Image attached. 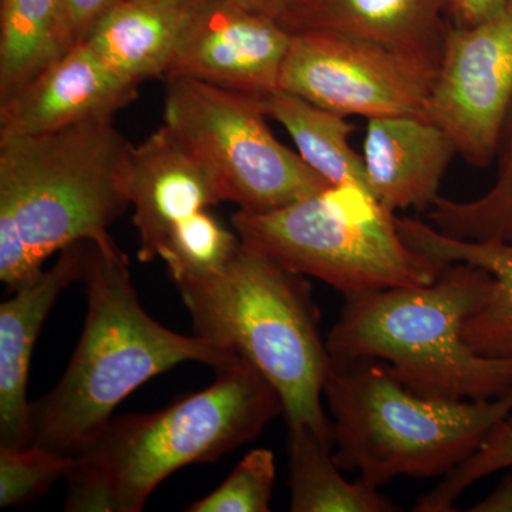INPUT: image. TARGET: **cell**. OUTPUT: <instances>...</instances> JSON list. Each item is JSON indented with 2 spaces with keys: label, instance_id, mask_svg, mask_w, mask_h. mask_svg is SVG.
<instances>
[{
  "label": "cell",
  "instance_id": "6da1fadb",
  "mask_svg": "<svg viewBox=\"0 0 512 512\" xmlns=\"http://www.w3.org/2000/svg\"><path fill=\"white\" fill-rule=\"evenodd\" d=\"M87 312L82 335L59 383L30 403V441L76 457L113 419L126 397L185 362L214 367L239 355L200 336L165 328L141 306L127 255L113 237L84 242Z\"/></svg>",
  "mask_w": 512,
  "mask_h": 512
},
{
  "label": "cell",
  "instance_id": "7a4b0ae2",
  "mask_svg": "<svg viewBox=\"0 0 512 512\" xmlns=\"http://www.w3.org/2000/svg\"><path fill=\"white\" fill-rule=\"evenodd\" d=\"M133 144L113 120L37 134H0V281L16 292L50 256L109 237L130 207Z\"/></svg>",
  "mask_w": 512,
  "mask_h": 512
},
{
  "label": "cell",
  "instance_id": "3957f363",
  "mask_svg": "<svg viewBox=\"0 0 512 512\" xmlns=\"http://www.w3.org/2000/svg\"><path fill=\"white\" fill-rule=\"evenodd\" d=\"M200 392L146 414L113 417L67 473L70 512H140L165 478L212 463L255 440L279 414L281 397L245 357L215 370Z\"/></svg>",
  "mask_w": 512,
  "mask_h": 512
},
{
  "label": "cell",
  "instance_id": "277c9868",
  "mask_svg": "<svg viewBox=\"0 0 512 512\" xmlns=\"http://www.w3.org/2000/svg\"><path fill=\"white\" fill-rule=\"evenodd\" d=\"M194 335L245 357L281 397L288 424L335 446L322 406L330 360L319 311L303 275L242 244L227 265L174 279Z\"/></svg>",
  "mask_w": 512,
  "mask_h": 512
},
{
  "label": "cell",
  "instance_id": "5b68a950",
  "mask_svg": "<svg viewBox=\"0 0 512 512\" xmlns=\"http://www.w3.org/2000/svg\"><path fill=\"white\" fill-rule=\"evenodd\" d=\"M493 286L490 272L456 262L430 285L346 296L326 339L330 360H380L427 397L495 399L512 387V359L478 355L463 338L464 322Z\"/></svg>",
  "mask_w": 512,
  "mask_h": 512
},
{
  "label": "cell",
  "instance_id": "8992f818",
  "mask_svg": "<svg viewBox=\"0 0 512 512\" xmlns=\"http://www.w3.org/2000/svg\"><path fill=\"white\" fill-rule=\"evenodd\" d=\"M323 394L336 464L376 488L402 476H446L512 413V387L491 400L427 397L373 359L332 360Z\"/></svg>",
  "mask_w": 512,
  "mask_h": 512
},
{
  "label": "cell",
  "instance_id": "52a82bcc",
  "mask_svg": "<svg viewBox=\"0 0 512 512\" xmlns=\"http://www.w3.org/2000/svg\"><path fill=\"white\" fill-rule=\"evenodd\" d=\"M232 227L242 244L345 298L430 285L446 266L410 247L396 215L357 184L330 185L275 211H237Z\"/></svg>",
  "mask_w": 512,
  "mask_h": 512
},
{
  "label": "cell",
  "instance_id": "ba28073f",
  "mask_svg": "<svg viewBox=\"0 0 512 512\" xmlns=\"http://www.w3.org/2000/svg\"><path fill=\"white\" fill-rule=\"evenodd\" d=\"M261 97L194 79H167L164 124L221 202L269 212L330 187L272 134Z\"/></svg>",
  "mask_w": 512,
  "mask_h": 512
},
{
  "label": "cell",
  "instance_id": "9c48e42d",
  "mask_svg": "<svg viewBox=\"0 0 512 512\" xmlns=\"http://www.w3.org/2000/svg\"><path fill=\"white\" fill-rule=\"evenodd\" d=\"M439 66L402 50L342 33H292L278 89L340 116L426 114Z\"/></svg>",
  "mask_w": 512,
  "mask_h": 512
},
{
  "label": "cell",
  "instance_id": "30bf717a",
  "mask_svg": "<svg viewBox=\"0 0 512 512\" xmlns=\"http://www.w3.org/2000/svg\"><path fill=\"white\" fill-rule=\"evenodd\" d=\"M512 101V0L474 26H448L424 119L474 167L493 163Z\"/></svg>",
  "mask_w": 512,
  "mask_h": 512
},
{
  "label": "cell",
  "instance_id": "8fae6325",
  "mask_svg": "<svg viewBox=\"0 0 512 512\" xmlns=\"http://www.w3.org/2000/svg\"><path fill=\"white\" fill-rule=\"evenodd\" d=\"M291 33L239 0H198L167 79L200 82L262 97L279 86Z\"/></svg>",
  "mask_w": 512,
  "mask_h": 512
},
{
  "label": "cell",
  "instance_id": "7c38bea8",
  "mask_svg": "<svg viewBox=\"0 0 512 512\" xmlns=\"http://www.w3.org/2000/svg\"><path fill=\"white\" fill-rule=\"evenodd\" d=\"M137 97V84L111 70L83 42L0 101V134L37 136L86 121L113 120Z\"/></svg>",
  "mask_w": 512,
  "mask_h": 512
},
{
  "label": "cell",
  "instance_id": "4fadbf2b",
  "mask_svg": "<svg viewBox=\"0 0 512 512\" xmlns=\"http://www.w3.org/2000/svg\"><path fill=\"white\" fill-rule=\"evenodd\" d=\"M127 192L138 259L153 262L180 222L221 200L207 175L164 126L131 148Z\"/></svg>",
  "mask_w": 512,
  "mask_h": 512
},
{
  "label": "cell",
  "instance_id": "5bb4252c",
  "mask_svg": "<svg viewBox=\"0 0 512 512\" xmlns=\"http://www.w3.org/2000/svg\"><path fill=\"white\" fill-rule=\"evenodd\" d=\"M84 242L64 248L52 268L0 305V447L32 444L28 382L33 349L57 298L82 279Z\"/></svg>",
  "mask_w": 512,
  "mask_h": 512
},
{
  "label": "cell",
  "instance_id": "9a60e30c",
  "mask_svg": "<svg viewBox=\"0 0 512 512\" xmlns=\"http://www.w3.org/2000/svg\"><path fill=\"white\" fill-rule=\"evenodd\" d=\"M458 154L447 131L423 117L367 121L363 161L367 187L386 210H431Z\"/></svg>",
  "mask_w": 512,
  "mask_h": 512
},
{
  "label": "cell",
  "instance_id": "2e32d148",
  "mask_svg": "<svg viewBox=\"0 0 512 512\" xmlns=\"http://www.w3.org/2000/svg\"><path fill=\"white\" fill-rule=\"evenodd\" d=\"M446 13L448 0H284L275 20L291 35L362 37L440 66Z\"/></svg>",
  "mask_w": 512,
  "mask_h": 512
},
{
  "label": "cell",
  "instance_id": "e0dca14e",
  "mask_svg": "<svg viewBox=\"0 0 512 512\" xmlns=\"http://www.w3.org/2000/svg\"><path fill=\"white\" fill-rule=\"evenodd\" d=\"M198 0H120L86 43L123 79H164Z\"/></svg>",
  "mask_w": 512,
  "mask_h": 512
},
{
  "label": "cell",
  "instance_id": "ac0fdd59",
  "mask_svg": "<svg viewBox=\"0 0 512 512\" xmlns=\"http://www.w3.org/2000/svg\"><path fill=\"white\" fill-rule=\"evenodd\" d=\"M396 225L410 247L434 261L478 266L494 276L487 301L464 322L463 338L478 355L512 359V244L447 237L433 225L407 217H396Z\"/></svg>",
  "mask_w": 512,
  "mask_h": 512
},
{
  "label": "cell",
  "instance_id": "d6986e66",
  "mask_svg": "<svg viewBox=\"0 0 512 512\" xmlns=\"http://www.w3.org/2000/svg\"><path fill=\"white\" fill-rule=\"evenodd\" d=\"M268 119L288 131L306 164L330 185L367 187L365 161L350 146L352 124L298 94L276 89L261 97Z\"/></svg>",
  "mask_w": 512,
  "mask_h": 512
},
{
  "label": "cell",
  "instance_id": "ffe728a7",
  "mask_svg": "<svg viewBox=\"0 0 512 512\" xmlns=\"http://www.w3.org/2000/svg\"><path fill=\"white\" fill-rule=\"evenodd\" d=\"M291 511L393 512L400 508L360 478L350 483L333 457V443L305 424H288Z\"/></svg>",
  "mask_w": 512,
  "mask_h": 512
},
{
  "label": "cell",
  "instance_id": "44dd1931",
  "mask_svg": "<svg viewBox=\"0 0 512 512\" xmlns=\"http://www.w3.org/2000/svg\"><path fill=\"white\" fill-rule=\"evenodd\" d=\"M59 0H0V101L63 55L56 37Z\"/></svg>",
  "mask_w": 512,
  "mask_h": 512
},
{
  "label": "cell",
  "instance_id": "7402d4cb",
  "mask_svg": "<svg viewBox=\"0 0 512 512\" xmlns=\"http://www.w3.org/2000/svg\"><path fill=\"white\" fill-rule=\"evenodd\" d=\"M494 160L497 178L493 187L471 201L439 197L429 211L433 227L451 238L512 244V101Z\"/></svg>",
  "mask_w": 512,
  "mask_h": 512
},
{
  "label": "cell",
  "instance_id": "603a6c76",
  "mask_svg": "<svg viewBox=\"0 0 512 512\" xmlns=\"http://www.w3.org/2000/svg\"><path fill=\"white\" fill-rule=\"evenodd\" d=\"M241 248L237 232L229 231L208 210L180 222L158 252L171 281L207 274L227 265Z\"/></svg>",
  "mask_w": 512,
  "mask_h": 512
},
{
  "label": "cell",
  "instance_id": "cb8c5ba5",
  "mask_svg": "<svg viewBox=\"0 0 512 512\" xmlns=\"http://www.w3.org/2000/svg\"><path fill=\"white\" fill-rule=\"evenodd\" d=\"M72 458L30 444L0 447V507H23L66 480Z\"/></svg>",
  "mask_w": 512,
  "mask_h": 512
},
{
  "label": "cell",
  "instance_id": "d4e9b609",
  "mask_svg": "<svg viewBox=\"0 0 512 512\" xmlns=\"http://www.w3.org/2000/svg\"><path fill=\"white\" fill-rule=\"evenodd\" d=\"M276 477L275 456L255 448L239 461L227 480L185 508L188 512H268Z\"/></svg>",
  "mask_w": 512,
  "mask_h": 512
},
{
  "label": "cell",
  "instance_id": "484cf974",
  "mask_svg": "<svg viewBox=\"0 0 512 512\" xmlns=\"http://www.w3.org/2000/svg\"><path fill=\"white\" fill-rule=\"evenodd\" d=\"M512 468V413L505 417L473 456L451 470L417 501V512H450L460 495L481 478Z\"/></svg>",
  "mask_w": 512,
  "mask_h": 512
},
{
  "label": "cell",
  "instance_id": "4316f807",
  "mask_svg": "<svg viewBox=\"0 0 512 512\" xmlns=\"http://www.w3.org/2000/svg\"><path fill=\"white\" fill-rule=\"evenodd\" d=\"M119 2L120 0H59L56 37L62 53L86 42L97 23Z\"/></svg>",
  "mask_w": 512,
  "mask_h": 512
},
{
  "label": "cell",
  "instance_id": "83f0119b",
  "mask_svg": "<svg viewBox=\"0 0 512 512\" xmlns=\"http://www.w3.org/2000/svg\"><path fill=\"white\" fill-rule=\"evenodd\" d=\"M510 0H448V15L454 26H474L497 15Z\"/></svg>",
  "mask_w": 512,
  "mask_h": 512
},
{
  "label": "cell",
  "instance_id": "f1b7e54d",
  "mask_svg": "<svg viewBox=\"0 0 512 512\" xmlns=\"http://www.w3.org/2000/svg\"><path fill=\"white\" fill-rule=\"evenodd\" d=\"M500 481V484L481 500L480 503L468 508L470 512H512V468Z\"/></svg>",
  "mask_w": 512,
  "mask_h": 512
},
{
  "label": "cell",
  "instance_id": "f546056e",
  "mask_svg": "<svg viewBox=\"0 0 512 512\" xmlns=\"http://www.w3.org/2000/svg\"><path fill=\"white\" fill-rule=\"evenodd\" d=\"M239 2L275 18V13L278 12L279 6L284 0H239Z\"/></svg>",
  "mask_w": 512,
  "mask_h": 512
}]
</instances>
